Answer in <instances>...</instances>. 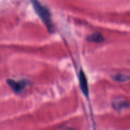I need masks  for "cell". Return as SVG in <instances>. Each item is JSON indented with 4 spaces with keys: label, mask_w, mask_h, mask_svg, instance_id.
Masks as SVG:
<instances>
[{
    "label": "cell",
    "mask_w": 130,
    "mask_h": 130,
    "mask_svg": "<svg viewBox=\"0 0 130 130\" xmlns=\"http://www.w3.org/2000/svg\"><path fill=\"white\" fill-rule=\"evenodd\" d=\"M32 4L34 11L43 22L47 29L50 32H52L54 30V25L51 19V14L49 10L43 6L38 0H32Z\"/></svg>",
    "instance_id": "cell-1"
},
{
    "label": "cell",
    "mask_w": 130,
    "mask_h": 130,
    "mask_svg": "<svg viewBox=\"0 0 130 130\" xmlns=\"http://www.w3.org/2000/svg\"><path fill=\"white\" fill-rule=\"evenodd\" d=\"M6 83L14 92L19 93L25 88L26 86L27 85V81L26 80L15 81L11 79H8L6 80Z\"/></svg>",
    "instance_id": "cell-2"
},
{
    "label": "cell",
    "mask_w": 130,
    "mask_h": 130,
    "mask_svg": "<svg viewBox=\"0 0 130 130\" xmlns=\"http://www.w3.org/2000/svg\"><path fill=\"white\" fill-rule=\"evenodd\" d=\"M79 81L81 90L82 92L85 94V95L88 96L89 93L88 83L87 78L85 75V72L83 71H80L79 74Z\"/></svg>",
    "instance_id": "cell-3"
},
{
    "label": "cell",
    "mask_w": 130,
    "mask_h": 130,
    "mask_svg": "<svg viewBox=\"0 0 130 130\" xmlns=\"http://www.w3.org/2000/svg\"><path fill=\"white\" fill-rule=\"evenodd\" d=\"M87 39L89 41L93 42V43H101L104 40V37L100 33L96 32L89 36L87 38Z\"/></svg>",
    "instance_id": "cell-4"
},
{
    "label": "cell",
    "mask_w": 130,
    "mask_h": 130,
    "mask_svg": "<svg viewBox=\"0 0 130 130\" xmlns=\"http://www.w3.org/2000/svg\"><path fill=\"white\" fill-rule=\"evenodd\" d=\"M129 104L128 102L124 100H116L112 104L113 107L116 110H120V109H123V108L126 107Z\"/></svg>",
    "instance_id": "cell-5"
},
{
    "label": "cell",
    "mask_w": 130,
    "mask_h": 130,
    "mask_svg": "<svg viewBox=\"0 0 130 130\" xmlns=\"http://www.w3.org/2000/svg\"><path fill=\"white\" fill-rule=\"evenodd\" d=\"M114 79L119 82H124L130 80V76L125 74H117L114 77Z\"/></svg>",
    "instance_id": "cell-6"
}]
</instances>
